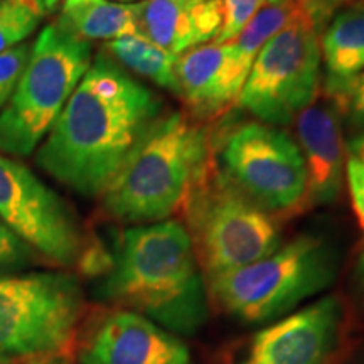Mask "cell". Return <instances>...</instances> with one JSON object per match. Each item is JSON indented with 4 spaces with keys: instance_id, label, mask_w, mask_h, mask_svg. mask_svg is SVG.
I'll return each instance as SVG.
<instances>
[{
    "instance_id": "cell-1",
    "label": "cell",
    "mask_w": 364,
    "mask_h": 364,
    "mask_svg": "<svg viewBox=\"0 0 364 364\" xmlns=\"http://www.w3.org/2000/svg\"><path fill=\"white\" fill-rule=\"evenodd\" d=\"M161 115V98L102 53L41 142L36 162L75 193L97 198Z\"/></svg>"
},
{
    "instance_id": "cell-2",
    "label": "cell",
    "mask_w": 364,
    "mask_h": 364,
    "mask_svg": "<svg viewBox=\"0 0 364 364\" xmlns=\"http://www.w3.org/2000/svg\"><path fill=\"white\" fill-rule=\"evenodd\" d=\"M98 295L176 336H193L208 321L204 273L176 220L127 228Z\"/></svg>"
},
{
    "instance_id": "cell-3",
    "label": "cell",
    "mask_w": 364,
    "mask_h": 364,
    "mask_svg": "<svg viewBox=\"0 0 364 364\" xmlns=\"http://www.w3.org/2000/svg\"><path fill=\"white\" fill-rule=\"evenodd\" d=\"M215 162L208 127L199 118L161 115L103 191L108 216L130 225L171 220Z\"/></svg>"
},
{
    "instance_id": "cell-4",
    "label": "cell",
    "mask_w": 364,
    "mask_h": 364,
    "mask_svg": "<svg viewBox=\"0 0 364 364\" xmlns=\"http://www.w3.org/2000/svg\"><path fill=\"white\" fill-rule=\"evenodd\" d=\"M336 273L338 253L329 241L302 235L252 265L208 282L213 299L226 314L247 324H262L321 294Z\"/></svg>"
},
{
    "instance_id": "cell-5",
    "label": "cell",
    "mask_w": 364,
    "mask_h": 364,
    "mask_svg": "<svg viewBox=\"0 0 364 364\" xmlns=\"http://www.w3.org/2000/svg\"><path fill=\"white\" fill-rule=\"evenodd\" d=\"M93 61L91 44L61 26H46L6 107L0 110V152L27 157L39 147Z\"/></svg>"
},
{
    "instance_id": "cell-6",
    "label": "cell",
    "mask_w": 364,
    "mask_h": 364,
    "mask_svg": "<svg viewBox=\"0 0 364 364\" xmlns=\"http://www.w3.org/2000/svg\"><path fill=\"white\" fill-rule=\"evenodd\" d=\"M182 211L208 280L252 265L282 245L279 223L272 213L240 193L215 162L193 189Z\"/></svg>"
},
{
    "instance_id": "cell-7",
    "label": "cell",
    "mask_w": 364,
    "mask_h": 364,
    "mask_svg": "<svg viewBox=\"0 0 364 364\" xmlns=\"http://www.w3.org/2000/svg\"><path fill=\"white\" fill-rule=\"evenodd\" d=\"M85 312L80 280L65 272L0 277V358L51 359L66 353Z\"/></svg>"
},
{
    "instance_id": "cell-8",
    "label": "cell",
    "mask_w": 364,
    "mask_h": 364,
    "mask_svg": "<svg viewBox=\"0 0 364 364\" xmlns=\"http://www.w3.org/2000/svg\"><path fill=\"white\" fill-rule=\"evenodd\" d=\"M302 4V2H300ZM321 33L304 7L255 59L238 103L258 122L290 125L321 86Z\"/></svg>"
},
{
    "instance_id": "cell-9",
    "label": "cell",
    "mask_w": 364,
    "mask_h": 364,
    "mask_svg": "<svg viewBox=\"0 0 364 364\" xmlns=\"http://www.w3.org/2000/svg\"><path fill=\"white\" fill-rule=\"evenodd\" d=\"M215 164L240 193L272 215L304 209L306 161L284 130L262 122L235 127L221 140Z\"/></svg>"
},
{
    "instance_id": "cell-10",
    "label": "cell",
    "mask_w": 364,
    "mask_h": 364,
    "mask_svg": "<svg viewBox=\"0 0 364 364\" xmlns=\"http://www.w3.org/2000/svg\"><path fill=\"white\" fill-rule=\"evenodd\" d=\"M0 220L44 260L73 267L85 238L71 208L29 167L0 152Z\"/></svg>"
},
{
    "instance_id": "cell-11",
    "label": "cell",
    "mask_w": 364,
    "mask_h": 364,
    "mask_svg": "<svg viewBox=\"0 0 364 364\" xmlns=\"http://www.w3.org/2000/svg\"><path fill=\"white\" fill-rule=\"evenodd\" d=\"M341 304L324 297L263 327L245 364H327L341 327Z\"/></svg>"
},
{
    "instance_id": "cell-12",
    "label": "cell",
    "mask_w": 364,
    "mask_h": 364,
    "mask_svg": "<svg viewBox=\"0 0 364 364\" xmlns=\"http://www.w3.org/2000/svg\"><path fill=\"white\" fill-rule=\"evenodd\" d=\"M80 364H191V354L176 334L122 309L91 329L80 349Z\"/></svg>"
},
{
    "instance_id": "cell-13",
    "label": "cell",
    "mask_w": 364,
    "mask_h": 364,
    "mask_svg": "<svg viewBox=\"0 0 364 364\" xmlns=\"http://www.w3.org/2000/svg\"><path fill=\"white\" fill-rule=\"evenodd\" d=\"M300 152L306 161L307 193L304 209L338 199L346 174L339 110L329 103H312L297 115Z\"/></svg>"
},
{
    "instance_id": "cell-14",
    "label": "cell",
    "mask_w": 364,
    "mask_h": 364,
    "mask_svg": "<svg viewBox=\"0 0 364 364\" xmlns=\"http://www.w3.org/2000/svg\"><path fill=\"white\" fill-rule=\"evenodd\" d=\"M132 6L140 36L176 58L215 43L221 33V0H142Z\"/></svg>"
},
{
    "instance_id": "cell-15",
    "label": "cell",
    "mask_w": 364,
    "mask_h": 364,
    "mask_svg": "<svg viewBox=\"0 0 364 364\" xmlns=\"http://www.w3.org/2000/svg\"><path fill=\"white\" fill-rule=\"evenodd\" d=\"M321 63L324 65V91L339 113L364 71V2L332 16L321 33Z\"/></svg>"
},
{
    "instance_id": "cell-16",
    "label": "cell",
    "mask_w": 364,
    "mask_h": 364,
    "mask_svg": "<svg viewBox=\"0 0 364 364\" xmlns=\"http://www.w3.org/2000/svg\"><path fill=\"white\" fill-rule=\"evenodd\" d=\"M177 95L196 118L215 117L238 102L230 78L228 44L209 43L181 54L176 61Z\"/></svg>"
},
{
    "instance_id": "cell-17",
    "label": "cell",
    "mask_w": 364,
    "mask_h": 364,
    "mask_svg": "<svg viewBox=\"0 0 364 364\" xmlns=\"http://www.w3.org/2000/svg\"><path fill=\"white\" fill-rule=\"evenodd\" d=\"M56 24L88 43L140 36L134 6L112 0H63Z\"/></svg>"
},
{
    "instance_id": "cell-18",
    "label": "cell",
    "mask_w": 364,
    "mask_h": 364,
    "mask_svg": "<svg viewBox=\"0 0 364 364\" xmlns=\"http://www.w3.org/2000/svg\"><path fill=\"white\" fill-rule=\"evenodd\" d=\"M300 9H302L300 0L270 2L245 26V29L235 39L226 43L230 49L231 85L238 97L263 46L287 24H290L300 12Z\"/></svg>"
},
{
    "instance_id": "cell-19",
    "label": "cell",
    "mask_w": 364,
    "mask_h": 364,
    "mask_svg": "<svg viewBox=\"0 0 364 364\" xmlns=\"http://www.w3.org/2000/svg\"><path fill=\"white\" fill-rule=\"evenodd\" d=\"M110 58L122 68L154 81L161 88L177 95L176 61L177 58L164 51L144 36H125L105 44Z\"/></svg>"
},
{
    "instance_id": "cell-20",
    "label": "cell",
    "mask_w": 364,
    "mask_h": 364,
    "mask_svg": "<svg viewBox=\"0 0 364 364\" xmlns=\"http://www.w3.org/2000/svg\"><path fill=\"white\" fill-rule=\"evenodd\" d=\"M41 17L16 0H0V53L24 43L39 27Z\"/></svg>"
},
{
    "instance_id": "cell-21",
    "label": "cell",
    "mask_w": 364,
    "mask_h": 364,
    "mask_svg": "<svg viewBox=\"0 0 364 364\" xmlns=\"http://www.w3.org/2000/svg\"><path fill=\"white\" fill-rule=\"evenodd\" d=\"M38 258L39 255L0 220V277L16 275L34 265Z\"/></svg>"
},
{
    "instance_id": "cell-22",
    "label": "cell",
    "mask_w": 364,
    "mask_h": 364,
    "mask_svg": "<svg viewBox=\"0 0 364 364\" xmlns=\"http://www.w3.org/2000/svg\"><path fill=\"white\" fill-rule=\"evenodd\" d=\"M270 2L272 0H221L223 27L215 43L226 44L235 39L245 29V26Z\"/></svg>"
},
{
    "instance_id": "cell-23",
    "label": "cell",
    "mask_w": 364,
    "mask_h": 364,
    "mask_svg": "<svg viewBox=\"0 0 364 364\" xmlns=\"http://www.w3.org/2000/svg\"><path fill=\"white\" fill-rule=\"evenodd\" d=\"M33 44L22 43L0 53V110L6 107L29 61Z\"/></svg>"
},
{
    "instance_id": "cell-24",
    "label": "cell",
    "mask_w": 364,
    "mask_h": 364,
    "mask_svg": "<svg viewBox=\"0 0 364 364\" xmlns=\"http://www.w3.org/2000/svg\"><path fill=\"white\" fill-rule=\"evenodd\" d=\"M346 182L351 196L354 215L364 233V164L351 156L346 161Z\"/></svg>"
},
{
    "instance_id": "cell-25",
    "label": "cell",
    "mask_w": 364,
    "mask_h": 364,
    "mask_svg": "<svg viewBox=\"0 0 364 364\" xmlns=\"http://www.w3.org/2000/svg\"><path fill=\"white\" fill-rule=\"evenodd\" d=\"M300 2H302L304 11L307 12L314 24L321 31H324L326 24L332 19L334 14H338L346 7L361 4L364 0H300Z\"/></svg>"
},
{
    "instance_id": "cell-26",
    "label": "cell",
    "mask_w": 364,
    "mask_h": 364,
    "mask_svg": "<svg viewBox=\"0 0 364 364\" xmlns=\"http://www.w3.org/2000/svg\"><path fill=\"white\" fill-rule=\"evenodd\" d=\"M344 113H348L349 120L354 127L364 130V71L359 75V78L353 86Z\"/></svg>"
},
{
    "instance_id": "cell-27",
    "label": "cell",
    "mask_w": 364,
    "mask_h": 364,
    "mask_svg": "<svg viewBox=\"0 0 364 364\" xmlns=\"http://www.w3.org/2000/svg\"><path fill=\"white\" fill-rule=\"evenodd\" d=\"M16 2L22 4V6L29 7L43 19L44 16H49L56 11V7L61 4V0H16Z\"/></svg>"
},
{
    "instance_id": "cell-28",
    "label": "cell",
    "mask_w": 364,
    "mask_h": 364,
    "mask_svg": "<svg viewBox=\"0 0 364 364\" xmlns=\"http://www.w3.org/2000/svg\"><path fill=\"white\" fill-rule=\"evenodd\" d=\"M348 152H349V156L358 159L359 162L364 164V132L349 140Z\"/></svg>"
},
{
    "instance_id": "cell-29",
    "label": "cell",
    "mask_w": 364,
    "mask_h": 364,
    "mask_svg": "<svg viewBox=\"0 0 364 364\" xmlns=\"http://www.w3.org/2000/svg\"><path fill=\"white\" fill-rule=\"evenodd\" d=\"M358 273H359V280H361V284H363V287H364V255L361 257V260H359Z\"/></svg>"
},
{
    "instance_id": "cell-30",
    "label": "cell",
    "mask_w": 364,
    "mask_h": 364,
    "mask_svg": "<svg viewBox=\"0 0 364 364\" xmlns=\"http://www.w3.org/2000/svg\"><path fill=\"white\" fill-rule=\"evenodd\" d=\"M112 2H118V4H125V2H134V0H112Z\"/></svg>"
},
{
    "instance_id": "cell-31",
    "label": "cell",
    "mask_w": 364,
    "mask_h": 364,
    "mask_svg": "<svg viewBox=\"0 0 364 364\" xmlns=\"http://www.w3.org/2000/svg\"><path fill=\"white\" fill-rule=\"evenodd\" d=\"M0 364H9V363L6 361V359H2V358H0Z\"/></svg>"
},
{
    "instance_id": "cell-32",
    "label": "cell",
    "mask_w": 364,
    "mask_h": 364,
    "mask_svg": "<svg viewBox=\"0 0 364 364\" xmlns=\"http://www.w3.org/2000/svg\"><path fill=\"white\" fill-rule=\"evenodd\" d=\"M272 2H277V0H272Z\"/></svg>"
}]
</instances>
